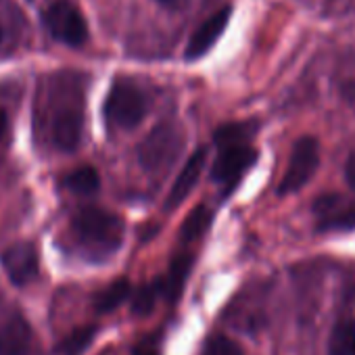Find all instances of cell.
Wrapping results in <instances>:
<instances>
[{"mask_svg":"<svg viewBox=\"0 0 355 355\" xmlns=\"http://www.w3.org/2000/svg\"><path fill=\"white\" fill-rule=\"evenodd\" d=\"M253 132L255 123H226L216 130L220 153L211 165V180L226 191H232L257 161V150L249 142Z\"/></svg>","mask_w":355,"mask_h":355,"instance_id":"1","label":"cell"},{"mask_svg":"<svg viewBox=\"0 0 355 355\" xmlns=\"http://www.w3.org/2000/svg\"><path fill=\"white\" fill-rule=\"evenodd\" d=\"M71 230L80 245L103 255L117 251L123 241V220L101 207L80 209L71 220Z\"/></svg>","mask_w":355,"mask_h":355,"instance_id":"2","label":"cell"},{"mask_svg":"<svg viewBox=\"0 0 355 355\" xmlns=\"http://www.w3.org/2000/svg\"><path fill=\"white\" fill-rule=\"evenodd\" d=\"M182 148H184L182 130L175 123L165 121L146 134V138L138 144L136 155H138L140 165L146 171L157 173V171L167 169L178 157H180Z\"/></svg>","mask_w":355,"mask_h":355,"instance_id":"3","label":"cell"},{"mask_svg":"<svg viewBox=\"0 0 355 355\" xmlns=\"http://www.w3.org/2000/svg\"><path fill=\"white\" fill-rule=\"evenodd\" d=\"M144 115H146V101L140 88L125 78L113 80L109 94L105 98L107 121L119 130H132L144 119Z\"/></svg>","mask_w":355,"mask_h":355,"instance_id":"4","label":"cell"},{"mask_svg":"<svg viewBox=\"0 0 355 355\" xmlns=\"http://www.w3.org/2000/svg\"><path fill=\"white\" fill-rule=\"evenodd\" d=\"M42 24L51 38L67 46H82L88 40L86 19L69 0H55V3H51L42 11Z\"/></svg>","mask_w":355,"mask_h":355,"instance_id":"5","label":"cell"},{"mask_svg":"<svg viewBox=\"0 0 355 355\" xmlns=\"http://www.w3.org/2000/svg\"><path fill=\"white\" fill-rule=\"evenodd\" d=\"M320 165V142L313 136H303L295 142L286 171L278 184V195L299 193L315 173Z\"/></svg>","mask_w":355,"mask_h":355,"instance_id":"6","label":"cell"},{"mask_svg":"<svg viewBox=\"0 0 355 355\" xmlns=\"http://www.w3.org/2000/svg\"><path fill=\"white\" fill-rule=\"evenodd\" d=\"M313 214L318 218L320 232H340L355 228V203H349L340 195H322L313 201Z\"/></svg>","mask_w":355,"mask_h":355,"instance_id":"7","label":"cell"},{"mask_svg":"<svg viewBox=\"0 0 355 355\" xmlns=\"http://www.w3.org/2000/svg\"><path fill=\"white\" fill-rule=\"evenodd\" d=\"M0 261H3V268H5L9 280L15 286L30 284L40 272V255H38V249L32 243H15V245H11L3 253Z\"/></svg>","mask_w":355,"mask_h":355,"instance_id":"8","label":"cell"},{"mask_svg":"<svg viewBox=\"0 0 355 355\" xmlns=\"http://www.w3.org/2000/svg\"><path fill=\"white\" fill-rule=\"evenodd\" d=\"M230 17H232V7H224V9L216 11L205 24H201L184 49V59L195 61V59L205 57L218 44V40L224 36V32L230 24Z\"/></svg>","mask_w":355,"mask_h":355,"instance_id":"9","label":"cell"},{"mask_svg":"<svg viewBox=\"0 0 355 355\" xmlns=\"http://www.w3.org/2000/svg\"><path fill=\"white\" fill-rule=\"evenodd\" d=\"M82 130H84V111H82V107L80 105L63 107V109H59L55 113V119H53V128H51L53 144L59 150L73 153L82 142Z\"/></svg>","mask_w":355,"mask_h":355,"instance_id":"10","label":"cell"},{"mask_svg":"<svg viewBox=\"0 0 355 355\" xmlns=\"http://www.w3.org/2000/svg\"><path fill=\"white\" fill-rule=\"evenodd\" d=\"M205 163H207V148H197L173 180V187L169 189V195L165 201V209H175L187 201V197L195 191L199 182V178L205 169Z\"/></svg>","mask_w":355,"mask_h":355,"instance_id":"11","label":"cell"},{"mask_svg":"<svg viewBox=\"0 0 355 355\" xmlns=\"http://www.w3.org/2000/svg\"><path fill=\"white\" fill-rule=\"evenodd\" d=\"M34 332L21 313H13L0 324V355H30Z\"/></svg>","mask_w":355,"mask_h":355,"instance_id":"12","label":"cell"},{"mask_svg":"<svg viewBox=\"0 0 355 355\" xmlns=\"http://www.w3.org/2000/svg\"><path fill=\"white\" fill-rule=\"evenodd\" d=\"M195 257L191 253H180L175 255L169 263V272L165 276V280H161V295H165L169 301H175L182 295L187 278L193 270Z\"/></svg>","mask_w":355,"mask_h":355,"instance_id":"13","label":"cell"},{"mask_svg":"<svg viewBox=\"0 0 355 355\" xmlns=\"http://www.w3.org/2000/svg\"><path fill=\"white\" fill-rule=\"evenodd\" d=\"M328 355H355V318L340 315L328 336Z\"/></svg>","mask_w":355,"mask_h":355,"instance_id":"14","label":"cell"},{"mask_svg":"<svg viewBox=\"0 0 355 355\" xmlns=\"http://www.w3.org/2000/svg\"><path fill=\"white\" fill-rule=\"evenodd\" d=\"M63 187L80 197H92L101 191V175L92 165H82L63 178Z\"/></svg>","mask_w":355,"mask_h":355,"instance_id":"15","label":"cell"},{"mask_svg":"<svg viewBox=\"0 0 355 355\" xmlns=\"http://www.w3.org/2000/svg\"><path fill=\"white\" fill-rule=\"evenodd\" d=\"M132 295V284L128 278H117L109 286H105L96 297H94V309L98 313H109L115 307H119L128 297Z\"/></svg>","mask_w":355,"mask_h":355,"instance_id":"16","label":"cell"},{"mask_svg":"<svg viewBox=\"0 0 355 355\" xmlns=\"http://www.w3.org/2000/svg\"><path fill=\"white\" fill-rule=\"evenodd\" d=\"M211 220H214V211L207 205H197L187 216V220L180 228V239L184 243H193V241L201 239L207 232V228L211 226Z\"/></svg>","mask_w":355,"mask_h":355,"instance_id":"17","label":"cell"},{"mask_svg":"<svg viewBox=\"0 0 355 355\" xmlns=\"http://www.w3.org/2000/svg\"><path fill=\"white\" fill-rule=\"evenodd\" d=\"M94 336H96V326H80L57 345V353L59 355H82L92 345Z\"/></svg>","mask_w":355,"mask_h":355,"instance_id":"18","label":"cell"},{"mask_svg":"<svg viewBox=\"0 0 355 355\" xmlns=\"http://www.w3.org/2000/svg\"><path fill=\"white\" fill-rule=\"evenodd\" d=\"M159 295H161V280L138 286L136 293L132 295V311L136 315H148L153 311Z\"/></svg>","mask_w":355,"mask_h":355,"instance_id":"19","label":"cell"},{"mask_svg":"<svg viewBox=\"0 0 355 355\" xmlns=\"http://www.w3.org/2000/svg\"><path fill=\"white\" fill-rule=\"evenodd\" d=\"M201 355H245V351L236 340H232L224 334H218V336L207 338Z\"/></svg>","mask_w":355,"mask_h":355,"instance_id":"20","label":"cell"},{"mask_svg":"<svg viewBox=\"0 0 355 355\" xmlns=\"http://www.w3.org/2000/svg\"><path fill=\"white\" fill-rule=\"evenodd\" d=\"M134 355H159V353H157V343L153 340V336L140 340V343L134 347Z\"/></svg>","mask_w":355,"mask_h":355,"instance_id":"21","label":"cell"},{"mask_svg":"<svg viewBox=\"0 0 355 355\" xmlns=\"http://www.w3.org/2000/svg\"><path fill=\"white\" fill-rule=\"evenodd\" d=\"M345 180H347L349 189L355 193V153H351L345 163Z\"/></svg>","mask_w":355,"mask_h":355,"instance_id":"22","label":"cell"},{"mask_svg":"<svg viewBox=\"0 0 355 355\" xmlns=\"http://www.w3.org/2000/svg\"><path fill=\"white\" fill-rule=\"evenodd\" d=\"M5 132H7V113L0 109V140H3Z\"/></svg>","mask_w":355,"mask_h":355,"instance_id":"23","label":"cell"},{"mask_svg":"<svg viewBox=\"0 0 355 355\" xmlns=\"http://www.w3.org/2000/svg\"><path fill=\"white\" fill-rule=\"evenodd\" d=\"M159 5L163 7H169V9H175V7H180L182 5V0H157Z\"/></svg>","mask_w":355,"mask_h":355,"instance_id":"24","label":"cell"},{"mask_svg":"<svg viewBox=\"0 0 355 355\" xmlns=\"http://www.w3.org/2000/svg\"><path fill=\"white\" fill-rule=\"evenodd\" d=\"M0 42H3V30H0Z\"/></svg>","mask_w":355,"mask_h":355,"instance_id":"25","label":"cell"}]
</instances>
